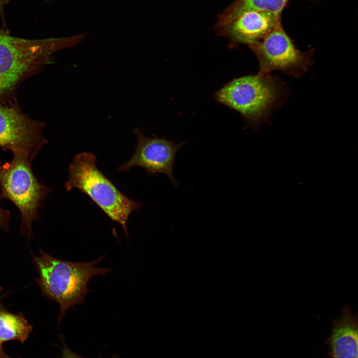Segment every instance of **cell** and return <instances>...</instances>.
Here are the masks:
<instances>
[{
    "mask_svg": "<svg viewBox=\"0 0 358 358\" xmlns=\"http://www.w3.org/2000/svg\"><path fill=\"white\" fill-rule=\"evenodd\" d=\"M79 34L68 37L26 39L0 29V102L7 103L26 78L39 71L56 52L74 47L84 38Z\"/></svg>",
    "mask_w": 358,
    "mask_h": 358,
    "instance_id": "obj_1",
    "label": "cell"
},
{
    "mask_svg": "<svg viewBox=\"0 0 358 358\" xmlns=\"http://www.w3.org/2000/svg\"><path fill=\"white\" fill-rule=\"evenodd\" d=\"M40 252V256L33 257L39 274L37 281L44 295L59 305V326L67 311L82 302L90 292L88 284L91 278L105 275L111 269L95 266L104 256L92 262H72Z\"/></svg>",
    "mask_w": 358,
    "mask_h": 358,
    "instance_id": "obj_2",
    "label": "cell"
},
{
    "mask_svg": "<svg viewBox=\"0 0 358 358\" xmlns=\"http://www.w3.org/2000/svg\"><path fill=\"white\" fill-rule=\"evenodd\" d=\"M94 155L82 152L76 155L69 167L67 191L79 189L91 199L113 221L121 224L128 238L127 223L131 213L144 205L123 194L98 170Z\"/></svg>",
    "mask_w": 358,
    "mask_h": 358,
    "instance_id": "obj_3",
    "label": "cell"
},
{
    "mask_svg": "<svg viewBox=\"0 0 358 358\" xmlns=\"http://www.w3.org/2000/svg\"><path fill=\"white\" fill-rule=\"evenodd\" d=\"M282 84L270 74L247 75L230 81L215 93L216 100L239 112L246 126L258 130L281 97Z\"/></svg>",
    "mask_w": 358,
    "mask_h": 358,
    "instance_id": "obj_4",
    "label": "cell"
},
{
    "mask_svg": "<svg viewBox=\"0 0 358 358\" xmlns=\"http://www.w3.org/2000/svg\"><path fill=\"white\" fill-rule=\"evenodd\" d=\"M12 160L0 162V197L11 201L21 216L20 232L32 236V223L39 218L41 201L50 188L40 182L31 168L32 161L25 153L14 152Z\"/></svg>",
    "mask_w": 358,
    "mask_h": 358,
    "instance_id": "obj_5",
    "label": "cell"
},
{
    "mask_svg": "<svg viewBox=\"0 0 358 358\" xmlns=\"http://www.w3.org/2000/svg\"><path fill=\"white\" fill-rule=\"evenodd\" d=\"M249 47L258 59L260 74L280 71L299 77L311 64L312 52L300 51L286 33L281 22L261 41Z\"/></svg>",
    "mask_w": 358,
    "mask_h": 358,
    "instance_id": "obj_6",
    "label": "cell"
},
{
    "mask_svg": "<svg viewBox=\"0 0 358 358\" xmlns=\"http://www.w3.org/2000/svg\"><path fill=\"white\" fill-rule=\"evenodd\" d=\"M46 123L31 119L12 102L0 103V147L21 152L33 161L47 143L43 135Z\"/></svg>",
    "mask_w": 358,
    "mask_h": 358,
    "instance_id": "obj_7",
    "label": "cell"
},
{
    "mask_svg": "<svg viewBox=\"0 0 358 358\" xmlns=\"http://www.w3.org/2000/svg\"><path fill=\"white\" fill-rule=\"evenodd\" d=\"M133 132L138 139L136 150L128 161L118 168V171L124 172L134 167H141L148 176L166 175L174 187L178 188L179 184L173 174L174 164L177 152L185 142L177 144L175 140L158 138L155 135L153 138L146 137L137 127Z\"/></svg>",
    "mask_w": 358,
    "mask_h": 358,
    "instance_id": "obj_8",
    "label": "cell"
},
{
    "mask_svg": "<svg viewBox=\"0 0 358 358\" xmlns=\"http://www.w3.org/2000/svg\"><path fill=\"white\" fill-rule=\"evenodd\" d=\"M281 22L280 16L263 11L251 10L215 29L218 35L229 40L230 47L240 44L250 47L261 41Z\"/></svg>",
    "mask_w": 358,
    "mask_h": 358,
    "instance_id": "obj_9",
    "label": "cell"
},
{
    "mask_svg": "<svg viewBox=\"0 0 358 358\" xmlns=\"http://www.w3.org/2000/svg\"><path fill=\"white\" fill-rule=\"evenodd\" d=\"M358 315L344 306L340 317L332 321L331 332L326 343L332 358H358Z\"/></svg>",
    "mask_w": 358,
    "mask_h": 358,
    "instance_id": "obj_10",
    "label": "cell"
},
{
    "mask_svg": "<svg viewBox=\"0 0 358 358\" xmlns=\"http://www.w3.org/2000/svg\"><path fill=\"white\" fill-rule=\"evenodd\" d=\"M32 329L22 313H11L0 303V358H11L4 352L3 343L13 340L23 344Z\"/></svg>",
    "mask_w": 358,
    "mask_h": 358,
    "instance_id": "obj_11",
    "label": "cell"
},
{
    "mask_svg": "<svg viewBox=\"0 0 358 358\" xmlns=\"http://www.w3.org/2000/svg\"><path fill=\"white\" fill-rule=\"evenodd\" d=\"M288 1L289 0H236L219 15L215 28L226 25L248 11H263L281 16V13Z\"/></svg>",
    "mask_w": 358,
    "mask_h": 358,
    "instance_id": "obj_12",
    "label": "cell"
},
{
    "mask_svg": "<svg viewBox=\"0 0 358 358\" xmlns=\"http://www.w3.org/2000/svg\"><path fill=\"white\" fill-rule=\"evenodd\" d=\"M60 339L62 342V346L60 347L62 355L58 358H86L74 352L67 346L63 335H60ZM119 357L117 355H113L111 358H119ZM97 358H101V356Z\"/></svg>",
    "mask_w": 358,
    "mask_h": 358,
    "instance_id": "obj_13",
    "label": "cell"
},
{
    "mask_svg": "<svg viewBox=\"0 0 358 358\" xmlns=\"http://www.w3.org/2000/svg\"><path fill=\"white\" fill-rule=\"evenodd\" d=\"M0 197V200H1ZM10 218V212L6 209H3L0 206V227L6 231L9 229V222Z\"/></svg>",
    "mask_w": 358,
    "mask_h": 358,
    "instance_id": "obj_14",
    "label": "cell"
},
{
    "mask_svg": "<svg viewBox=\"0 0 358 358\" xmlns=\"http://www.w3.org/2000/svg\"><path fill=\"white\" fill-rule=\"evenodd\" d=\"M4 2V0H0V9L1 8V6L2 4V3Z\"/></svg>",
    "mask_w": 358,
    "mask_h": 358,
    "instance_id": "obj_15",
    "label": "cell"
},
{
    "mask_svg": "<svg viewBox=\"0 0 358 358\" xmlns=\"http://www.w3.org/2000/svg\"></svg>",
    "mask_w": 358,
    "mask_h": 358,
    "instance_id": "obj_16",
    "label": "cell"
}]
</instances>
